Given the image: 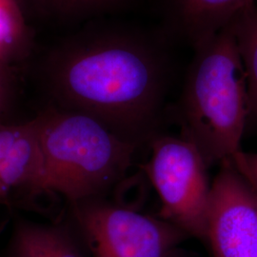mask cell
I'll return each mask as SVG.
<instances>
[{"mask_svg":"<svg viewBox=\"0 0 257 257\" xmlns=\"http://www.w3.org/2000/svg\"><path fill=\"white\" fill-rule=\"evenodd\" d=\"M53 37L37 70L54 108L88 115L138 148L161 132L170 62L160 38L110 18Z\"/></svg>","mask_w":257,"mask_h":257,"instance_id":"obj_1","label":"cell"},{"mask_svg":"<svg viewBox=\"0 0 257 257\" xmlns=\"http://www.w3.org/2000/svg\"><path fill=\"white\" fill-rule=\"evenodd\" d=\"M193 49L175 120L180 136L210 168L242 151L248 127L247 78L230 24Z\"/></svg>","mask_w":257,"mask_h":257,"instance_id":"obj_2","label":"cell"},{"mask_svg":"<svg viewBox=\"0 0 257 257\" xmlns=\"http://www.w3.org/2000/svg\"><path fill=\"white\" fill-rule=\"evenodd\" d=\"M38 116L43 193L74 204L106 197L123 183L138 146L82 113L51 107Z\"/></svg>","mask_w":257,"mask_h":257,"instance_id":"obj_3","label":"cell"},{"mask_svg":"<svg viewBox=\"0 0 257 257\" xmlns=\"http://www.w3.org/2000/svg\"><path fill=\"white\" fill-rule=\"evenodd\" d=\"M148 145L145 172L161 202L157 216L206 245L211 184L201 154L181 136L162 132Z\"/></svg>","mask_w":257,"mask_h":257,"instance_id":"obj_4","label":"cell"},{"mask_svg":"<svg viewBox=\"0 0 257 257\" xmlns=\"http://www.w3.org/2000/svg\"><path fill=\"white\" fill-rule=\"evenodd\" d=\"M72 224L92 257H173L190 236L160 217L98 197L70 204Z\"/></svg>","mask_w":257,"mask_h":257,"instance_id":"obj_5","label":"cell"},{"mask_svg":"<svg viewBox=\"0 0 257 257\" xmlns=\"http://www.w3.org/2000/svg\"><path fill=\"white\" fill-rule=\"evenodd\" d=\"M206 245L211 257H257V195L230 159L211 183Z\"/></svg>","mask_w":257,"mask_h":257,"instance_id":"obj_6","label":"cell"},{"mask_svg":"<svg viewBox=\"0 0 257 257\" xmlns=\"http://www.w3.org/2000/svg\"><path fill=\"white\" fill-rule=\"evenodd\" d=\"M35 36L61 35L95 19L110 18L132 0H15Z\"/></svg>","mask_w":257,"mask_h":257,"instance_id":"obj_7","label":"cell"},{"mask_svg":"<svg viewBox=\"0 0 257 257\" xmlns=\"http://www.w3.org/2000/svg\"><path fill=\"white\" fill-rule=\"evenodd\" d=\"M252 2L257 0H166V11L171 30L194 48Z\"/></svg>","mask_w":257,"mask_h":257,"instance_id":"obj_8","label":"cell"},{"mask_svg":"<svg viewBox=\"0 0 257 257\" xmlns=\"http://www.w3.org/2000/svg\"><path fill=\"white\" fill-rule=\"evenodd\" d=\"M5 257H92L73 224L45 225L18 219Z\"/></svg>","mask_w":257,"mask_h":257,"instance_id":"obj_9","label":"cell"},{"mask_svg":"<svg viewBox=\"0 0 257 257\" xmlns=\"http://www.w3.org/2000/svg\"><path fill=\"white\" fill-rule=\"evenodd\" d=\"M247 78L248 128L257 131V2L249 3L229 23Z\"/></svg>","mask_w":257,"mask_h":257,"instance_id":"obj_10","label":"cell"},{"mask_svg":"<svg viewBox=\"0 0 257 257\" xmlns=\"http://www.w3.org/2000/svg\"><path fill=\"white\" fill-rule=\"evenodd\" d=\"M34 37L15 0H0V63L18 68L28 61Z\"/></svg>","mask_w":257,"mask_h":257,"instance_id":"obj_11","label":"cell"},{"mask_svg":"<svg viewBox=\"0 0 257 257\" xmlns=\"http://www.w3.org/2000/svg\"><path fill=\"white\" fill-rule=\"evenodd\" d=\"M26 126L27 121L15 123L0 120V167L23 135Z\"/></svg>","mask_w":257,"mask_h":257,"instance_id":"obj_12","label":"cell"},{"mask_svg":"<svg viewBox=\"0 0 257 257\" xmlns=\"http://www.w3.org/2000/svg\"><path fill=\"white\" fill-rule=\"evenodd\" d=\"M230 160L257 195V153L241 151Z\"/></svg>","mask_w":257,"mask_h":257,"instance_id":"obj_13","label":"cell"},{"mask_svg":"<svg viewBox=\"0 0 257 257\" xmlns=\"http://www.w3.org/2000/svg\"><path fill=\"white\" fill-rule=\"evenodd\" d=\"M7 65L0 63V120L9 107L12 89V70Z\"/></svg>","mask_w":257,"mask_h":257,"instance_id":"obj_14","label":"cell"}]
</instances>
